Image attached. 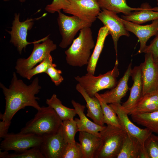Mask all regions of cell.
<instances>
[{"mask_svg":"<svg viewBox=\"0 0 158 158\" xmlns=\"http://www.w3.org/2000/svg\"><path fill=\"white\" fill-rule=\"evenodd\" d=\"M39 80L36 77L29 85L21 80L18 79L16 73L13 72L11 84L8 88L0 83L6 101L5 110L0 114V118L7 123H11V120L19 110L27 106L31 107L37 110L41 107L37 101L39 98L35 96L41 89Z\"/></svg>","mask_w":158,"mask_h":158,"instance_id":"6da1fadb","label":"cell"},{"mask_svg":"<svg viewBox=\"0 0 158 158\" xmlns=\"http://www.w3.org/2000/svg\"><path fill=\"white\" fill-rule=\"evenodd\" d=\"M95 44L90 27L82 28L78 37L65 51L67 63L74 67L87 65L92 54L91 50Z\"/></svg>","mask_w":158,"mask_h":158,"instance_id":"7a4b0ae2","label":"cell"},{"mask_svg":"<svg viewBox=\"0 0 158 158\" xmlns=\"http://www.w3.org/2000/svg\"><path fill=\"white\" fill-rule=\"evenodd\" d=\"M37 111L34 118L27 123L20 132L42 137L56 133L61 127L62 121L54 109L49 106H43Z\"/></svg>","mask_w":158,"mask_h":158,"instance_id":"3957f363","label":"cell"},{"mask_svg":"<svg viewBox=\"0 0 158 158\" xmlns=\"http://www.w3.org/2000/svg\"><path fill=\"white\" fill-rule=\"evenodd\" d=\"M127 135L122 128L107 125L100 132L99 144L94 158H116Z\"/></svg>","mask_w":158,"mask_h":158,"instance_id":"277c9868","label":"cell"},{"mask_svg":"<svg viewBox=\"0 0 158 158\" xmlns=\"http://www.w3.org/2000/svg\"><path fill=\"white\" fill-rule=\"evenodd\" d=\"M118 64V60H116L113 69L104 74L95 76L87 73L81 76H75L74 78L86 93L93 97L98 92L105 89H111L116 85L117 78L119 75Z\"/></svg>","mask_w":158,"mask_h":158,"instance_id":"5b68a950","label":"cell"},{"mask_svg":"<svg viewBox=\"0 0 158 158\" xmlns=\"http://www.w3.org/2000/svg\"><path fill=\"white\" fill-rule=\"evenodd\" d=\"M49 36L36 41L33 44L32 51L28 58L17 59L15 68L16 73L21 76L27 71L41 62L56 49V45L49 39Z\"/></svg>","mask_w":158,"mask_h":158,"instance_id":"8992f818","label":"cell"},{"mask_svg":"<svg viewBox=\"0 0 158 158\" xmlns=\"http://www.w3.org/2000/svg\"><path fill=\"white\" fill-rule=\"evenodd\" d=\"M58 13L57 23L62 37L59 46L65 49L72 44L79 31L86 27H91L92 23L85 21L75 16H67L61 11Z\"/></svg>","mask_w":158,"mask_h":158,"instance_id":"52a82bcc","label":"cell"},{"mask_svg":"<svg viewBox=\"0 0 158 158\" xmlns=\"http://www.w3.org/2000/svg\"><path fill=\"white\" fill-rule=\"evenodd\" d=\"M43 138L32 133H8L1 142L0 147L2 150L14 151L20 153L28 149L40 147Z\"/></svg>","mask_w":158,"mask_h":158,"instance_id":"ba28073f","label":"cell"},{"mask_svg":"<svg viewBox=\"0 0 158 158\" xmlns=\"http://www.w3.org/2000/svg\"><path fill=\"white\" fill-rule=\"evenodd\" d=\"M68 0L69 5L63 12L87 22H94L101 11L97 0Z\"/></svg>","mask_w":158,"mask_h":158,"instance_id":"9c48e42d","label":"cell"},{"mask_svg":"<svg viewBox=\"0 0 158 158\" xmlns=\"http://www.w3.org/2000/svg\"><path fill=\"white\" fill-rule=\"evenodd\" d=\"M19 17V13H15L11 30L7 31L11 36L10 42L16 47L19 54H21L23 49L25 50L28 45L35 42L36 41L29 42L27 38L28 31L32 28L34 20L37 18H28L24 21L21 22Z\"/></svg>","mask_w":158,"mask_h":158,"instance_id":"30bf717a","label":"cell"},{"mask_svg":"<svg viewBox=\"0 0 158 158\" xmlns=\"http://www.w3.org/2000/svg\"><path fill=\"white\" fill-rule=\"evenodd\" d=\"M97 18L107 27L112 38L116 59H117V44L120 37L123 36L128 37L129 31L126 28L117 13L113 11L102 9L98 15Z\"/></svg>","mask_w":158,"mask_h":158,"instance_id":"8fae6325","label":"cell"},{"mask_svg":"<svg viewBox=\"0 0 158 158\" xmlns=\"http://www.w3.org/2000/svg\"><path fill=\"white\" fill-rule=\"evenodd\" d=\"M139 66L143 85L142 96L147 93L158 91V67L152 54L145 53V61Z\"/></svg>","mask_w":158,"mask_h":158,"instance_id":"7c38bea8","label":"cell"},{"mask_svg":"<svg viewBox=\"0 0 158 158\" xmlns=\"http://www.w3.org/2000/svg\"><path fill=\"white\" fill-rule=\"evenodd\" d=\"M109 105L116 113L121 128L127 134L137 138L144 147L145 140L152 133L146 128H140L133 123L128 116V114L120 104H110Z\"/></svg>","mask_w":158,"mask_h":158,"instance_id":"4fadbf2b","label":"cell"},{"mask_svg":"<svg viewBox=\"0 0 158 158\" xmlns=\"http://www.w3.org/2000/svg\"><path fill=\"white\" fill-rule=\"evenodd\" d=\"M40 147L45 158H61L67 142L63 132L62 125L55 133L44 136Z\"/></svg>","mask_w":158,"mask_h":158,"instance_id":"5bb4252c","label":"cell"},{"mask_svg":"<svg viewBox=\"0 0 158 158\" xmlns=\"http://www.w3.org/2000/svg\"><path fill=\"white\" fill-rule=\"evenodd\" d=\"M121 19L127 30L133 33L138 38L140 44L138 53H143L149 39L158 33V19L153 21L150 24L141 25L121 18Z\"/></svg>","mask_w":158,"mask_h":158,"instance_id":"9a60e30c","label":"cell"},{"mask_svg":"<svg viewBox=\"0 0 158 158\" xmlns=\"http://www.w3.org/2000/svg\"><path fill=\"white\" fill-rule=\"evenodd\" d=\"M130 76L133 83L130 88L129 96L127 100L121 105L129 115L142 96L143 85L140 66H135L132 69Z\"/></svg>","mask_w":158,"mask_h":158,"instance_id":"2e32d148","label":"cell"},{"mask_svg":"<svg viewBox=\"0 0 158 158\" xmlns=\"http://www.w3.org/2000/svg\"><path fill=\"white\" fill-rule=\"evenodd\" d=\"M132 63L128 65L123 76L117 82L116 85L110 90L99 95L107 104H120L121 99L126 95L129 87L128 82L132 70Z\"/></svg>","mask_w":158,"mask_h":158,"instance_id":"e0dca14e","label":"cell"},{"mask_svg":"<svg viewBox=\"0 0 158 158\" xmlns=\"http://www.w3.org/2000/svg\"><path fill=\"white\" fill-rule=\"evenodd\" d=\"M76 114L79 116V118H75L78 128V131H85L92 133L99 137L100 132L103 130L106 127L97 124L90 120L85 114L84 111L85 106L75 100H72L71 101Z\"/></svg>","mask_w":158,"mask_h":158,"instance_id":"ac0fdd59","label":"cell"},{"mask_svg":"<svg viewBox=\"0 0 158 158\" xmlns=\"http://www.w3.org/2000/svg\"><path fill=\"white\" fill-rule=\"evenodd\" d=\"M117 158H148L144 147L135 138L127 135Z\"/></svg>","mask_w":158,"mask_h":158,"instance_id":"d6986e66","label":"cell"},{"mask_svg":"<svg viewBox=\"0 0 158 158\" xmlns=\"http://www.w3.org/2000/svg\"><path fill=\"white\" fill-rule=\"evenodd\" d=\"M75 89L82 95L86 102L87 108L86 116L92 119L96 123L104 126V123L102 109L98 99L95 96H90L78 83L76 85Z\"/></svg>","mask_w":158,"mask_h":158,"instance_id":"ffe728a7","label":"cell"},{"mask_svg":"<svg viewBox=\"0 0 158 158\" xmlns=\"http://www.w3.org/2000/svg\"><path fill=\"white\" fill-rule=\"evenodd\" d=\"M141 6L143 8L142 9L132 12L129 15H122L121 18L138 24L158 19V7L152 8L146 3L142 4Z\"/></svg>","mask_w":158,"mask_h":158,"instance_id":"44dd1931","label":"cell"},{"mask_svg":"<svg viewBox=\"0 0 158 158\" xmlns=\"http://www.w3.org/2000/svg\"><path fill=\"white\" fill-rule=\"evenodd\" d=\"M78 139L83 158H94L99 144L100 138L85 131H79Z\"/></svg>","mask_w":158,"mask_h":158,"instance_id":"7402d4cb","label":"cell"},{"mask_svg":"<svg viewBox=\"0 0 158 158\" xmlns=\"http://www.w3.org/2000/svg\"><path fill=\"white\" fill-rule=\"evenodd\" d=\"M109 34V30L105 26H104L99 29L93 52L87 65V73L94 75L96 66L103 49L106 38Z\"/></svg>","mask_w":158,"mask_h":158,"instance_id":"603a6c76","label":"cell"},{"mask_svg":"<svg viewBox=\"0 0 158 158\" xmlns=\"http://www.w3.org/2000/svg\"><path fill=\"white\" fill-rule=\"evenodd\" d=\"M158 110V91L143 95L129 115Z\"/></svg>","mask_w":158,"mask_h":158,"instance_id":"cb8c5ba5","label":"cell"},{"mask_svg":"<svg viewBox=\"0 0 158 158\" xmlns=\"http://www.w3.org/2000/svg\"><path fill=\"white\" fill-rule=\"evenodd\" d=\"M100 8L113 11L116 13H122L129 15L133 11L141 10L143 8H132L128 6L126 0H97Z\"/></svg>","mask_w":158,"mask_h":158,"instance_id":"d4e9b609","label":"cell"},{"mask_svg":"<svg viewBox=\"0 0 158 158\" xmlns=\"http://www.w3.org/2000/svg\"><path fill=\"white\" fill-rule=\"evenodd\" d=\"M131 115L134 122L145 127L152 133L158 134V110L148 113L133 114Z\"/></svg>","mask_w":158,"mask_h":158,"instance_id":"484cf974","label":"cell"},{"mask_svg":"<svg viewBox=\"0 0 158 158\" xmlns=\"http://www.w3.org/2000/svg\"><path fill=\"white\" fill-rule=\"evenodd\" d=\"M46 102L48 106L54 109L62 121L73 119L76 114L74 109L70 108L63 105L55 94H53L50 98L47 99Z\"/></svg>","mask_w":158,"mask_h":158,"instance_id":"4316f807","label":"cell"},{"mask_svg":"<svg viewBox=\"0 0 158 158\" xmlns=\"http://www.w3.org/2000/svg\"><path fill=\"white\" fill-rule=\"evenodd\" d=\"M95 96L98 99L100 104L104 123L107 125H110L121 128L118 116L113 108L109 104H107L103 100L98 93H96Z\"/></svg>","mask_w":158,"mask_h":158,"instance_id":"83f0119b","label":"cell"},{"mask_svg":"<svg viewBox=\"0 0 158 158\" xmlns=\"http://www.w3.org/2000/svg\"><path fill=\"white\" fill-rule=\"evenodd\" d=\"M62 127L65 140L67 143L75 142V137L79 132L77 123L73 118L62 121Z\"/></svg>","mask_w":158,"mask_h":158,"instance_id":"f1b7e54d","label":"cell"},{"mask_svg":"<svg viewBox=\"0 0 158 158\" xmlns=\"http://www.w3.org/2000/svg\"><path fill=\"white\" fill-rule=\"evenodd\" d=\"M52 63V58L50 54L39 64L26 71L21 77L30 80L37 74L45 73L49 66Z\"/></svg>","mask_w":158,"mask_h":158,"instance_id":"f546056e","label":"cell"},{"mask_svg":"<svg viewBox=\"0 0 158 158\" xmlns=\"http://www.w3.org/2000/svg\"><path fill=\"white\" fill-rule=\"evenodd\" d=\"M144 146L148 158H158V136L152 133L145 140Z\"/></svg>","mask_w":158,"mask_h":158,"instance_id":"4dcf8cb0","label":"cell"},{"mask_svg":"<svg viewBox=\"0 0 158 158\" xmlns=\"http://www.w3.org/2000/svg\"><path fill=\"white\" fill-rule=\"evenodd\" d=\"M61 158H83L79 143H67L62 154Z\"/></svg>","mask_w":158,"mask_h":158,"instance_id":"1f68e13d","label":"cell"},{"mask_svg":"<svg viewBox=\"0 0 158 158\" xmlns=\"http://www.w3.org/2000/svg\"><path fill=\"white\" fill-rule=\"evenodd\" d=\"M6 158H45L40 147H35L20 153L9 154Z\"/></svg>","mask_w":158,"mask_h":158,"instance_id":"d6a6232c","label":"cell"},{"mask_svg":"<svg viewBox=\"0 0 158 158\" xmlns=\"http://www.w3.org/2000/svg\"><path fill=\"white\" fill-rule=\"evenodd\" d=\"M56 65L53 63L47 68L45 73L50 78L51 80L56 86L59 85L64 79L61 75V71L56 68Z\"/></svg>","mask_w":158,"mask_h":158,"instance_id":"836d02e7","label":"cell"},{"mask_svg":"<svg viewBox=\"0 0 158 158\" xmlns=\"http://www.w3.org/2000/svg\"><path fill=\"white\" fill-rule=\"evenodd\" d=\"M68 0H53L52 3L47 5L45 8L47 12L51 13H58L67 8L69 5Z\"/></svg>","mask_w":158,"mask_h":158,"instance_id":"e575fe53","label":"cell"},{"mask_svg":"<svg viewBox=\"0 0 158 158\" xmlns=\"http://www.w3.org/2000/svg\"><path fill=\"white\" fill-rule=\"evenodd\" d=\"M143 53H150L153 56L154 60L158 56V33L152 41L150 44L147 46Z\"/></svg>","mask_w":158,"mask_h":158,"instance_id":"d590c367","label":"cell"},{"mask_svg":"<svg viewBox=\"0 0 158 158\" xmlns=\"http://www.w3.org/2000/svg\"><path fill=\"white\" fill-rule=\"evenodd\" d=\"M11 124L2 121H0V138H4L8 134V128Z\"/></svg>","mask_w":158,"mask_h":158,"instance_id":"8d00e7d4","label":"cell"},{"mask_svg":"<svg viewBox=\"0 0 158 158\" xmlns=\"http://www.w3.org/2000/svg\"><path fill=\"white\" fill-rule=\"evenodd\" d=\"M9 154L8 151L4 150L3 152H1L0 150V158H6V156Z\"/></svg>","mask_w":158,"mask_h":158,"instance_id":"74e56055","label":"cell"},{"mask_svg":"<svg viewBox=\"0 0 158 158\" xmlns=\"http://www.w3.org/2000/svg\"><path fill=\"white\" fill-rule=\"evenodd\" d=\"M154 61L158 67V56Z\"/></svg>","mask_w":158,"mask_h":158,"instance_id":"f35d334b","label":"cell"},{"mask_svg":"<svg viewBox=\"0 0 158 158\" xmlns=\"http://www.w3.org/2000/svg\"><path fill=\"white\" fill-rule=\"evenodd\" d=\"M4 1H7L9 0H3ZM19 1L21 2H24L25 1V0H19Z\"/></svg>","mask_w":158,"mask_h":158,"instance_id":"ab89813d","label":"cell"},{"mask_svg":"<svg viewBox=\"0 0 158 158\" xmlns=\"http://www.w3.org/2000/svg\"><path fill=\"white\" fill-rule=\"evenodd\" d=\"M157 4L158 5V0H157Z\"/></svg>","mask_w":158,"mask_h":158,"instance_id":"60d3db41","label":"cell"}]
</instances>
